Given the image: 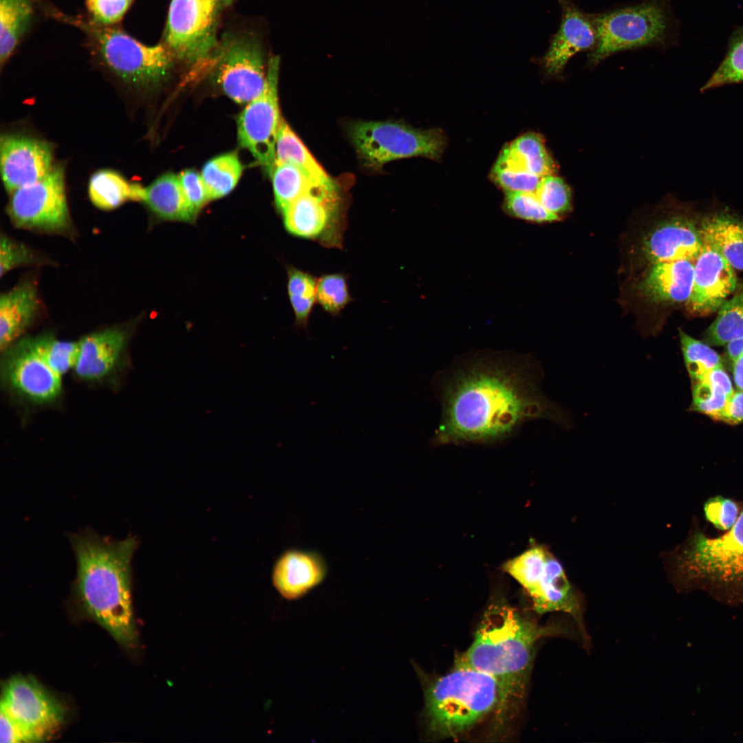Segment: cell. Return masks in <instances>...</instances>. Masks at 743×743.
I'll list each match as a JSON object with an SVG mask.
<instances>
[{"instance_id":"6da1fadb","label":"cell","mask_w":743,"mask_h":743,"mask_svg":"<svg viewBox=\"0 0 743 743\" xmlns=\"http://www.w3.org/2000/svg\"><path fill=\"white\" fill-rule=\"evenodd\" d=\"M541 374L539 364L524 356L481 353L466 358L441 384L442 414L432 442L498 443L536 419L571 429L570 414L541 389Z\"/></svg>"},{"instance_id":"7a4b0ae2","label":"cell","mask_w":743,"mask_h":743,"mask_svg":"<svg viewBox=\"0 0 743 743\" xmlns=\"http://www.w3.org/2000/svg\"><path fill=\"white\" fill-rule=\"evenodd\" d=\"M76 575L74 596L83 609L120 645L131 647L136 640L131 583L132 558L138 539L101 536L91 528L70 533Z\"/></svg>"},{"instance_id":"3957f363","label":"cell","mask_w":743,"mask_h":743,"mask_svg":"<svg viewBox=\"0 0 743 743\" xmlns=\"http://www.w3.org/2000/svg\"><path fill=\"white\" fill-rule=\"evenodd\" d=\"M563 632L561 626H540L504 600H495L484 611L473 643L455 665L485 672L497 680L503 692V718L523 697L537 641Z\"/></svg>"},{"instance_id":"277c9868","label":"cell","mask_w":743,"mask_h":743,"mask_svg":"<svg viewBox=\"0 0 743 743\" xmlns=\"http://www.w3.org/2000/svg\"><path fill=\"white\" fill-rule=\"evenodd\" d=\"M728 530L711 537L693 526L680 543L662 554L665 572L677 588H700L743 599V507Z\"/></svg>"},{"instance_id":"5b68a950","label":"cell","mask_w":743,"mask_h":743,"mask_svg":"<svg viewBox=\"0 0 743 743\" xmlns=\"http://www.w3.org/2000/svg\"><path fill=\"white\" fill-rule=\"evenodd\" d=\"M424 698L427 726L435 737H457L493 713L502 719L500 684L490 674L470 667L455 665L428 687Z\"/></svg>"},{"instance_id":"8992f818","label":"cell","mask_w":743,"mask_h":743,"mask_svg":"<svg viewBox=\"0 0 743 743\" xmlns=\"http://www.w3.org/2000/svg\"><path fill=\"white\" fill-rule=\"evenodd\" d=\"M594 17L597 43L589 55V63L593 65L621 51L665 47L676 38L669 0H645Z\"/></svg>"},{"instance_id":"52a82bcc","label":"cell","mask_w":743,"mask_h":743,"mask_svg":"<svg viewBox=\"0 0 743 743\" xmlns=\"http://www.w3.org/2000/svg\"><path fill=\"white\" fill-rule=\"evenodd\" d=\"M503 569L522 586L536 612L570 614L585 635L582 595L570 582L562 563L545 545L534 542L506 561Z\"/></svg>"},{"instance_id":"ba28073f","label":"cell","mask_w":743,"mask_h":743,"mask_svg":"<svg viewBox=\"0 0 743 743\" xmlns=\"http://www.w3.org/2000/svg\"><path fill=\"white\" fill-rule=\"evenodd\" d=\"M233 0H170L163 44L176 61L209 66L217 46L218 30Z\"/></svg>"},{"instance_id":"9c48e42d","label":"cell","mask_w":743,"mask_h":743,"mask_svg":"<svg viewBox=\"0 0 743 743\" xmlns=\"http://www.w3.org/2000/svg\"><path fill=\"white\" fill-rule=\"evenodd\" d=\"M347 133L360 158L373 169L414 156L438 160L446 144L440 130H420L399 122L354 121Z\"/></svg>"},{"instance_id":"30bf717a","label":"cell","mask_w":743,"mask_h":743,"mask_svg":"<svg viewBox=\"0 0 743 743\" xmlns=\"http://www.w3.org/2000/svg\"><path fill=\"white\" fill-rule=\"evenodd\" d=\"M209 66L217 85L239 104L249 103L266 87L264 48L255 32L233 30L224 32L219 36Z\"/></svg>"},{"instance_id":"8fae6325","label":"cell","mask_w":743,"mask_h":743,"mask_svg":"<svg viewBox=\"0 0 743 743\" xmlns=\"http://www.w3.org/2000/svg\"><path fill=\"white\" fill-rule=\"evenodd\" d=\"M93 33L108 67L122 80L138 88L159 85L176 61L162 43L147 45L116 29L96 28Z\"/></svg>"},{"instance_id":"7c38bea8","label":"cell","mask_w":743,"mask_h":743,"mask_svg":"<svg viewBox=\"0 0 743 743\" xmlns=\"http://www.w3.org/2000/svg\"><path fill=\"white\" fill-rule=\"evenodd\" d=\"M7 211L18 228L57 233L70 226L64 171L61 166L10 193Z\"/></svg>"},{"instance_id":"4fadbf2b","label":"cell","mask_w":743,"mask_h":743,"mask_svg":"<svg viewBox=\"0 0 743 743\" xmlns=\"http://www.w3.org/2000/svg\"><path fill=\"white\" fill-rule=\"evenodd\" d=\"M279 58L268 63L267 84L263 93L246 106L237 119V137L271 177L275 166V144L281 118L278 98Z\"/></svg>"},{"instance_id":"5bb4252c","label":"cell","mask_w":743,"mask_h":743,"mask_svg":"<svg viewBox=\"0 0 743 743\" xmlns=\"http://www.w3.org/2000/svg\"><path fill=\"white\" fill-rule=\"evenodd\" d=\"M1 710L27 733L31 742L49 737L62 724L63 705L32 677L17 676L4 685Z\"/></svg>"},{"instance_id":"9a60e30c","label":"cell","mask_w":743,"mask_h":743,"mask_svg":"<svg viewBox=\"0 0 743 743\" xmlns=\"http://www.w3.org/2000/svg\"><path fill=\"white\" fill-rule=\"evenodd\" d=\"M340 197L336 183L314 184L294 200L281 214L286 230L306 239L335 242L340 221Z\"/></svg>"},{"instance_id":"2e32d148","label":"cell","mask_w":743,"mask_h":743,"mask_svg":"<svg viewBox=\"0 0 743 743\" xmlns=\"http://www.w3.org/2000/svg\"><path fill=\"white\" fill-rule=\"evenodd\" d=\"M1 371L8 384L34 401L53 400L61 389V376L36 350L30 337L5 349Z\"/></svg>"},{"instance_id":"e0dca14e","label":"cell","mask_w":743,"mask_h":743,"mask_svg":"<svg viewBox=\"0 0 743 743\" xmlns=\"http://www.w3.org/2000/svg\"><path fill=\"white\" fill-rule=\"evenodd\" d=\"M702 241L694 263L691 292L686 302L687 309L699 316L717 312L737 287L735 269L713 245L703 238Z\"/></svg>"},{"instance_id":"ac0fdd59","label":"cell","mask_w":743,"mask_h":743,"mask_svg":"<svg viewBox=\"0 0 743 743\" xmlns=\"http://www.w3.org/2000/svg\"><path fill=\"white\" fill-rule=\"evenodd\" d=\"M0 155L1 178L9 193L42 179L54 167L50 145L32 137L2 136Z\"/></svg>"},{"instance_id":"d6986e66","label":"cell","mask_w":743,"mask_h":743,"mask_svg":"<svg viewBox=\"0 0 743 743\" xmlns=\"http://www.w3.org/2000/svg\"><path fill=\"white\" fill-rule=\"evenodd\" d=\"M561 23L542 58L546 72L560 75L570 59L577 53L592 51L597 43L594 14L583 11L570 0H559Z\"/></svg>"},{"instance_id":"ffe728a7","label":"cell","mask_w":743,"mask_h":743,"mask_svg":"<svg viewBox=\"0 0 743 743\" xmlns=\"http://www.w3.org/2000/svg\"><path fill=\"white\" fill-rule=\"evenodd\" d=\"M703 241L693 221L677 216L660 223L643 239L642 252L651 264L689 259L696 261Z\"/></svg>"},{"instance_id":"44dd1931","label":"cell","mask_w":743,"mask_h":743,"mask_svg":"<svg viewBox=\"0 0 743 743\" xmlns=\"http://www.w3.org/2000/svg\"><path fill=\"white\" fill-rule=\"evenodd\" d=\"M327 566L319 554L308 550H290L275 563L272 583L281 596L289 600L299 599L321 583Z\"/></svg>"},{"instance_id":"7402d4cb","label":"cell","mask_w":743,"mask_h":743,"mask_svg":"<svg viewBox=\"0 0 743 743\" xmlns=\"http://www.w3.org/2000/svg\"><path fill=\"white\" fill-rule=\"evenodd\" d=\"M694 263L680 259L652 263L638 288L651 302H687L693 286Z\"/></svg>"},{"instance_id":"603a6c76","label":"cell","mask_w":743,"mask_h":743,"mask_svg":"<svg viewBox=\"0 0 743 743\" xmlns=\"http://www.w3.org/2000/svg\"><path fill=\"white\" fill-rule=\"evenodd\" d=\"M126 338L125 332L116 327L82 338L78 341V353L74 367L76 374L85 380L106 376L117 364Z\"/></svg>"},{"instance_id":"cb8c5ba5","label":"cell","mask_w":743,"mask_h":743,"mask_svg":"<svg viewBox=\"0 0 743 743\" xmlns=\"http://www.w3.org/2000/svg\"><path fill=\"white\" fill-rule=\"evenodd\" d=\"M36 286L22 283L0 297V347L10 346L32 323L39 309Z\"/></svg>"},{"instance_id":"d4e9b609","label":"cell","mask_w":743,"mask_h":743,"mask_svg":"<svg viewBox=\"0 0 743 743\" xmlns=\"http://www.w3.org/2000/svg\"><path fill=\"white\" fill-rule=\"evenodd\" d=\"M495 165L543 177L554 175L556 166L542 138L536 133L522 135L502 151Z\"/></svg>"},{"instance_id":"484cf974","label":"cell","mask_w":743,"mask_h":743,"mask_svg":"<svg viewBox=\"0 0 743 743\" xmlns=\"http://www.w3.org/2000/svg\"><path fill=\"white\" fill-rule=\"evenodd\" d=\"M160 218L193 223V217L178 175L165 173L144 188L143 201Z\"/></svg>"},{"instance_id":"4316f807","label":"cell","mask_w":743,"mask_h":743,"mask_svg":"<svg viewBox=\"0 0 743 743\" xmlns=\"http://www.w3.org/2000/svg\"><path fill=\"white\" fill-rule=\"evenodd\" d=\"M702 237L713 245L735 270H743V221L729 214L705 218L699 226Z\"/></svg>"},{"instance_id":"83f0119b","label":"cell","mask_w":743,"mask_h":743,"mask_svg":"<svg viewBox=\"0 0 743 743\" xmlns=\"http://www.w3.org/2000/svg\"><path fill=\"white\" fill-rule=\"evenodd\" d=\"M88 195L98 208L109 211L127 201H143L144 188L129 182L121 174L111 169L95 172L89 179Z\"/></svg>"},{"instance_id":"f1b7e54d","label":"cell","mask_w":743,"mask_h":743,"mask_svg":"<svg viewBox=\"0 0 743 743\" xmlns=\"http://www.w3.org/2000/svg\"><path fill=\"white\" fill-rule=\"evenodd\" d=\"M284 162L295 164L318 184H335L281 117L275 144V166Z\"/></svg>"},{"instance_id":"f546056e","label":"cell","mask_w":743,"mask_h":743,"mask_svg":"<svg viewBox=\"0 0 743 743\" xmlns=\"http://www.w3.org/2000/svg\"><path fill=\"white\" fill-rule=\"evenodd\" d=\"M733 392L724 367L715 369L696 382L691 409L717 420Z\"/></svg>"},{"instance_id":"4dcf8cb0","label":"cell","mask_w":743,"mask_h":743,"mask_svg":"<svg viewBox=\"0 0 743 743\" xmlns=\"http://www.w3.org/2000/svg\"><path fill=\"white\" fill-rule=\"evenodd\" d=\"M32 12L30 0H0V61L10 56Z\"/></svg>"},{"instance_id":"1f68e13d","label":"cell","mask_w":743,"mask_h":743,"mask_svg":"<svg viewBox=\"0 0 743 743\" xmlns=\"http://www.w3.org/2000/svg\"><path fill=\"white\" fill-rule=\"evenodd\" d=\"M243 166L235 153L216 156L204 165L201 175L210 200L222 198L237 185Z\"/></svg>"},{"instance_id":"d6a6232c","label":"cell","mask_w":743,"mask_h":743,"mask_svg":"<svg viewBox=\"0 0 743 743\" xmlns=\"http://www.w3.org/2000/svg\"><path fill=\"white\" fill-rule=\"evenodd\" d=\"M715 319L704 333L708 345L721 346L743 338V283L718 310Z\"/></svg>"},{"instance_id":"836d02e7","label":"cell","mask_w":743,"mask_h":743,"mask_svg":"<svg viewBox=\"0 0 743 743\" xmlns=\"http://www.w3.org/2000/svg\"><path fill=\"white\" fill-rule=\"evenodd\" d=\"M271 178L275 204L281 213L311 186L320 184L292 162L275 166Z\"/></svg>"},{"instance_id":"e575fe53","label":"cell","mask_w":743,"mask_h":743,"mask_svg":"<svg viewBox=\"0 0 743 743\" xmlns=\"http://www.w3.org/2000/svg\"><path fill=\"white\" fill-rule=\"evenodd\" d=\"M316 283L315 278L308 272L292 267L288 270V293L298 329L307 331L316 299Z\"/></svg>"},{"instance_id":"d590c367","label":"cell","mask_w":743,"mask_h":743,"mask_svg":"<svg viewBox=\"0 0 743 743\" xmlns=\"http://www.w3.org/2000/svg\"><path fill=\"white\" fill-rule=\"evenodd\" d=\"M737 83H743V26L733 29L724 58L700 89L706 91Z\"/></svg>"},{"instance_id":"8d00e7d4","label":"cell","mask_w":743,"mask_h":743,"mask_svg":"<svg viewBox=\"0 0 743 743\" xmlns=\"http://www.w3.org/2000/svg\"><path fill=\"white\" fill-rule=\"evenodd\" d=\"M681 349L687 370L695 382L711 371L723 367L720 356L708 345L679 330Z\"/></svg>"},{"instance_id":"74e56055","label":"cell","mask_w":743,"mask_h":743,"mask_svg":"<svg viewBox=\"0 0 743 743\" xmlns=\"http://www.w3.org/2000/svg\"><path fill=\"white\" fill-rule=\"evenodd\" d=\"M30 339L41 357L61 376L74 367L78 353V342L62 341L45 335L30 337Z\"/></svg>"},{"instance_id":"f35d334b","label":"cell","mask_w":743,"mask_h":743,"mask_svg":"<svg viewBox=\"0 0 743 743\" xmlns=\"http://www.w3.org/2000/svg\"><path fill=\"white\" fill-rule=\"evenodd\" d=\"M316 300L328 314H338L352 301L345 277L341 274L321 277L316 283Z\"/></svg>"},{"instance_id":"ab89813d","label":"cell","mask_w":743,"mask_h":743,"mask_svg":"<svg viewBox=\"0 0 743 743\" xmlns=\"http://www.w3.org/2000/svg\"><path fill=\"white\" fill-rule=\"evenodd\" d=\"M504 208L513 216L534 222L558 220L559 216L540 203L535 193L506 191Z\"/></svg>"},{"instance_id":"60d3db41","label":"cell","mask_w":743,"mask_h":743,"mask_svg":"<svg viewBox=\"0 0 743 743\" xmlns=\"http://www.w3.org/2000/svg\"><path fill=\"white\" fill-rule=\"evenodd\" d=\"M548 211L559 215L571 208V193L564 181L554 175L543 177L535 193Z\"/></svg>"},{"instance_id":"b9f144b4","label":"cell","mask_w":743,"mask_h":743,"mask_svg":"<svg viewBox=\"0 0 743 743\" xmlns=\"http://www.w3.org/2000/svg\"><path fill=\"white\" fill-rule=\"evenodd\" d=\"M706 519L716 528L729 530L739 516L738 505L733 500L715 495L709 497L704 504Z\"/></svg>"},{"instance_id":"7bdbcfd3","label":"cell","mask_w":743,"mask_h":743,"mask_svg":"<svg viewBox=\"0 0 743 743\" xmlns=\"http://www.w3.org/2000/svg\"><path fill=\"white\" fill-rule=\"evenodd\" d=\"M493 180L506 191L535 193L542 177L530 173L501 167L495 164Z\"/></svg>"},{"instance_id":"ee69618b","label":"cell","mask_w":743,"mask_h":743,"mask_svg":"<svg viewBox=\"0 0 743 743\" xmlns=\"http://www.w3.org/2000/svg\"><path fill=\"white\" fill-rule=\"evenodd\" d=\"M184 193L193 217L210 201L201 174L193 169H186L178 175Z\"/></svg>"},{"instance_id":"f6af8a7d","label":"cell","mask_w":743,"mask_h":743,"mask_svg":"<svg viewBox=\"0 0 743 743\" xmlns=\"http://www.w3.org/2000/svg\"><path fill=\"white\" fill-rule=\"evenodd\" d=\"M31 250L21 243L17 242L6 235H1L0 241V274L3 277L16 267L32 262Z\"/></svg>"},{"instance_id":"bcb514c9","label":"cell","mask_w":743,"mask_h":743,"mask_svg":"<svg viewBox=\"0 0 743 743\" xmlns=\"http://www.w3.org/2000/svg\"><path fill=\"white\" fill-rule=\"evenodd\" d=\"M94 20L101 24L118 22L127 10L132 0H87Z\"/></svg>"},{"instance_id":"7dc6e473","label":"cell","mask_w":743,"mask_h":743,"mask_svg":"<svg viewBox=\"0 0 743 743\" xmlns=\"http://www.w3.org/2000/svg\"><path fill=\"white\" fill-rule=\"evenodd\" d=\"M0 742L1 743L31 742L23 729L2 710L0 711Z\"/></svg>"},{"instance_id":"c3c4849f","label":"cell","mask_w":743,"mask_h":743,"mask_svg":"<svg viewBox=\"0 0 743 743\" xmlns=\"http://www.w3.org/2000/svg\"><path fill=\"white\" fill-rule=\"evenodd\" d=\"M717 420L731 424L743 422V391H734Z\"/></svg>"},{"instance_id":"681fc988","label":"cell","mask_w":743,"mask_h":743,"mask_svg":"<svg viewBox=\"0 0 743 743\" xmlns=\"http://www.w3.org/2000/svg\"><path fill=\"white\" fill-rule=\"evenodd\" d=\"M725 345L726 356L733 364L743 354V338L732 340Z\"/></svg>"},{"instance_id":"f907efd6","label":"cell","mask_w":743,"mask_h":743,"mask_svg":"<svg viewBox=\"0 0 743 743\" xmlns=\"http://www.w3.org/2000/svg\"><path fill=\"white\" fill-rule=\"evenodd\" d=\"M732 365L735 384L738 390L743 391V354Z\"/></svg>"}]
</instances>
